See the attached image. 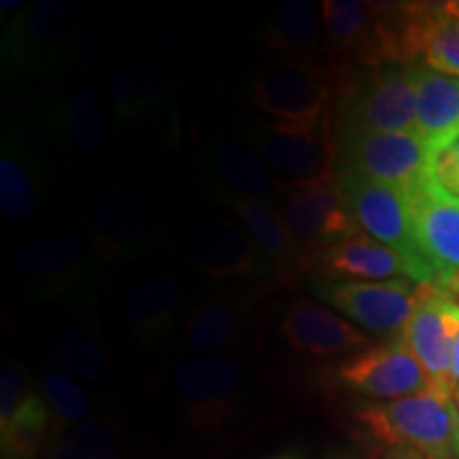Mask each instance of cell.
Masks as SVG:
<instances>
[{"label": "cell", "instance_id": "6da1fadb", "mask_svg": "<svg viewBox=\"0 0 459 459\" xmlns=\"http://www.w3.org/2000/svg\"><path fill=\"white\" fill-rule=\"evenodd\" d=\"M377 443L404 446L426 459H459L455 400L434 389L392 402H370L355 412Z\"/></svg>", "mask_w": 459, "mask_h": 459}, {"label": "cell", "instance_id": "7a4b0ae2", "mask_svg": "<svg viewBox=\"0 0 459 459\" xmlns=\"http://www.w3.org/2000/svg\"><path fill=\"white\" fill-rule=\"evenodd\" d=\"M338 134L344 132H417L412 65L347 71L336 96Z\"/></svg>", "mask_w": 459, "mask_h": 459}, {"label": "cell", "instance_id": "3957f363", "mask_svg": "<svg viewBox=\"0 0 459 459\" xmlns=\"http://www.w3.org/2000/svg\"><path fill=\"white\" fill-rule=\"evenodd\" d=\"M347 66L332 62L285 60L264 66L249 85L251 105L281 122H319L332 117Z\"/></svg>", "mask_w": 459, "mask_h": 459}, {"label": "cell", "instance_id": "277c9868", "mask_svg": "<svg viewBox=\"0 0 459 459\" xmlns=\"http://www.w3.org/2000/svg\"><path fill=\"white\" fill-rule=\"evenodd\" d=\"M338 177H341L344 204L359 232L398 251L409 264L411 279L415 283L436 285L438 273L434 271L419 247L411 196L395 187L349 175V172H338Z\"/></svg>", "mask_w": 459, "mask_h": 459}, {"label": "cell", "instance_id": "5b68a950", "mask_svg": "<svg viewBox=\"0 0 459 459\" xmlns=\"http://www.w3.org/2000/svg\"><path fill=\"white\" fill-rule=\"evenodd\" d=\"M429 143L419 132L338 134V172L364 177L415 196L426 179Z\"/></svg>", "mask_w": 459, "mask_h": 459}, {"label": "cell", "instance_id": "8992f818", "mask_svg": "<svg viewBox=\"0 0 459 459\" xmlns=\"http://www.w3.org/2000/svg\"><path fill=\"white\" fill-rule=\"evenodd\" d=\"M249 143L285 183H311L338 172V139L332 117L319 122L264 119L249 128Z\"/></svg>", "mask_w": 459, "mask_h": 459}, {"label": "cell", "instance_id": "52a82bcc", "mask_svg": "<svg viewBox=\"0 0 459 459\" xmlns=\"http://www.w3.org/2000/svg\"><path fill=\"white\" fill-rule=\"evenodd\" d=\"M279 211L307 260V271L328 247L359 232L344 204L338 172L311 183H285Z\"/></svg>", "mask_w": 459, "mask_h": 459}, {"label": "cell", "instance_id": "ba28073f", "mask_svg": "<svg viewBox=\"0 0 459 459\" xmlns=\"http://www.w3.org/2000/svg\"><path fill=\"white\" fill-rule=\"evenodd\" d=\"M179 249L196 271L215 281H274L271 266L240 221L220 217L189 223L181 232Z\"/></svg>", "mask_w": 459, "mask_h": 459}, {"label": "cell", "instance_id": "9c48e42d", "mask_svg": "<svg viewBox=\"0 0 459 459\" xmlns=\"http://www.w3.org/2000/svg\"><path fill=\"white\" fill-rule=\"evenodd\" d=\"M313 281V291L321 300L372 334H402L415 308L419 287L406 277L389 281Z\"/></svg>", "mask_w": 459, "mask_h": 459}, {"label": "cell", "instance_id": "30bf717a", "mask_svg": "<svg viewBox=\"0 0 459 459\" xmlns=\"http://www.w3.org/2000/svg\"><path fill=\"white\" fill-rule=\"evenodd\" d=\"M338 377L351 392L375 402L402 400L429 389L426 372L402 334L347 358Z\"/></svg>", "mask_w": 459, "mask_h": 459}, {"label": "cell", "instance_id": "8fae6325", "mask_svg": "<svg viewBox=\"0 0 459 459\" xmlns=\"http://www.w3.org/2000/svg\"><path fill=\"white\" fill-rule=\"evenodd\" d=\"M457 300L449 291L434 283H419L417 300L409 324L402 336L426 372L429 389L445 395H455V381L451 372L453 311Z\"/></svg>", "mask_w": 459, "mask_h": 459}, {"label": "cell", "instance_id": "7c38bea8", "mask_svg": "<svg viewBox=\"0 0 459 459\" xmlns=\"http://www.w3.org/2000/svg\"><path fill=\"white\" fill-rule=\"evenodd\" d=\"M90 228L105 260H141L156 249L160 223L153 211L132 194L105 192L91 203Z\"/></svg>", "mask_w": 459, "mask_h": 459}, {"label": "cell", "instance_id": "4fadbf2b", "mask_svg": "<svg viewBox=\"0 0 459 459\" xmlns=\"http://www.w3.org/2000/svg\"><path fill=\"white\" fill-rule=\"evenodd\" d=\"M79 7L71 0H39L9 24L4 57L17 68L56 65L66 56Z\"/></svg>", "mask_w": 459, "mask_h": 459}, {"label": "cell", "instance_id": "5bb4252c", "mask_svg": "<svg viewBox=\"0 0 459 459\" xmlns=\"http://www.w3.org/2000/svg\"><path fill=\"white\" fill-rule=\"evenodd\" d=\"M11 266L32 296L60 298L85 277V245L74 232L45 234L17 247Z\"/></svg>", "mask_w": 459, "mask_h": 459}, {"label": "cell", "instance_id": "9a60e30c", "mask_svg": "<svg viewBox=\"0 0 459 459\" xmlns=\"http://www.w3.org/2000/svg\"><path fill=\"white\" fill-rule=\"evenodd\" d=\"M325 54L332 62H353L366 68L392 66L381 15L375 3L364 0H324Z\"/></svg>", "mask_w": 459, "mask_h": 459}, {"label": "cell", "instance_id": "2e32d148", "mask_svg": "<svg viewBox=\"0 0 459 459\" xmlns=\"http://www.w3.org/2000/svg\"><path fill=\"white\" fill-rule=\"evenodd\" d=\"M172 383L189 419L196 428L211 432L232 415L240 392V372L228 358L200 355L177 364Z\"/></svg>", "mask_w": 459, "mask_h": 459}, {"label": "cell", "instance_id": "e0dca14e", "mask_svg": "<svg viewBox=\"0 0 459 459\" xmlns=\"http://www.w3.org/2000/svg\"><path fill=\"white\" fill-rule=\"evenodd\" d=\"M279 332L294 351L315 358L355 355L372 347L364 330L311 298H298L287 308Z\"/></svg>", "mask_w": 459, "mask_h": 459}, {"label": "cell", "instance_id": "ac0fdd59", "mask_svg": "<svg viewBox=\"0 0 459 459\" xmlns=\"http://www.w3.org/2000/svg\"><path fill=\"white\" fill-rule=\"evenodd\" d=\"M406 57L459 79V4L406 3Z\"/></svg>", "mask_w": 459, "mask_h": 459}, {"label": "cell", "instance_id": "d6986e66", "mask_svg": "<svg viewBox=\"0 0 459 459\" xmlns=\"http://www.w3.org/2000/svg\"><path fill=\"white\" fill-rule=\"evenodd\" d=\"M311 273L324 281L411 279L409 264L398 251L364 232L338 240L313 262Z\"/></svg>", "mask_w": 459, "mask_h": 459}, {"label": "cell", "instance_id": "ffe728a7", "mask_svg": "<svg viewBox=\"0 0 459 459\" xmlns=\"http://www.w3.org/2000/svg\"><path fill=\"white\" fill-rule=\"evenodd\" d=\"M204 169L217 192L230 198V204L240 200L266 203L279 198L285 186V181H279L277 172H273L254 149L238 143H217L211 147Z\"/></svg>", "mask_w": 459, "mask_h": 459}, {"label": "cell", "instance_id": "44dd1931", "mask_svg": "<svg viewBox=\"0 0 459 459\" xmlns=\"http://www.w3.org/2000/svg\"><path fill=\"white\" fill-rule=\"evenodd\" d=\"M232 213L271 266L274 281L291 287L302 273H307V260L277 206L260 200H240L232 204Z\"/></svg>", "mask_w": 459, "mask_h": 459}, {"label": "cell", "instance_id": "7402d4cb", "mask_svg": "<svg viewBox=\"0 0 459 459\" xmlns=\"http://www.w3.org/2000/svg\"><path fill=\"white\" fill-rule=\"evenodd\" d=\"M179 311V283L169 273H153L136 281L122 302L126 330L141 342L156 344L172 336Z\"/></svg>", "mask_w": 459, "mask_h": 459}, {"label": "cell", "instance_id": "603a6c76", "mask_svg": "<svg viewBox=\"0 0 459 459\" xmlns=\"http://www.w3.org/2000/svg\"><path fill=\"white\" fill-rule=\"evenodd\" d=\"M251 319L254 308L245 296H209L183 325V344L194 353L228 351L249 334Z\"/></svg>", "mask_w": 459, "mask_h": 459}, {"label": "cell", "instance_id": "cb8c5ba5", "mask_svg": "<svg viewBox=\"0 0 459 459\" xmlns=\"http://www.w3.org/2000/svg\"><path fill=\"white\" fill-rule=\"evenodd\" d=\"M411 209L419 247L438 273L436 285H443L459 273V200L421 189L411 198Z\"/></svg>", "mask_w": 459, "mask_h": 459}, {"label": "cell", "instance_id": "d4e9b609", "mask_svg": "<svg viewBox=\"0 0 459 459\" xmlns=\"http://www.w3.org/2000/svg\"><path fill=\"white\" fill-rule=\"evenodd\" d=\"M264 45L290 60L332 62L325 54L324 17L311 0H287L281 4L264 24Z\"/></svg>", "mask_w": 459, "mask_h": 459}, {"label": "cell", "instance_id": "484cf974", "mask_svg": "<svg viewBox=\"0 0 459 459\" xmlns=\"http://www.w3.org/2000/svg\"><path fill=\"white\" fill-rule=\"evenodd\" d=\"M43 198V170L15 141H4L0 156V213L13 226H22L39 213Z\"/></svg>", "mask_w": 459, "mask_h": 459}, {"label": "cell", "instance_id": "4316f807", "mask_svg": "<svg viewBox=\"0 0 459 459\" xmlns=\"http://www.w3.org/2000/svg\"><path fill=\"white\" fill-rule=\"evenodd\" d=\"M60 145L79 156H91L105 141V113L96 90L88 83L77 85L60 99L49 119Z\"/></svg>", "mask_w": 459, "mask_h": 459}, {"label": "cell", "instance_id": "83f0119b", "mask_svg": "<svg viewBox=\"0 0 459 459\" xmlns=\"http://www.w3.org/2000/svg\"><path fill=\"white\" fill-rule=\"evenodd\" d=\"M417 90V132L428 143L459 132V79L412 62Z\"/></svg>", "mask_w": 459, "mask_h": 459}, {"label": "cell", "instance_id": "f1b7e54d", "mask_svg": "<svg viewBox=\"0 0 459 459\" xmlns=\"http://www.w3.org/2000/svg\"><path fill=\"white\" fill-rule=\"evenodd\" d=\"M108 100L117 126H134L164 105L162 82L153 71L141 65H124L108 74Z\"/></svg>", "mask_w": 459, "mask_h": 459}, {"label": "cell", "instance_id": "f546056e", "mask_svg": "<svg viewBox=\"0 0 459 459\" xmlns=\"http://www.w3.org/2000/svg\"><path fill=\"white\" fill-rule=\"evenodd\" d=\"M48 353L60 368L88 381L107 372L108 353L94 332L77 324H62L48 336Z\"/></svg>", "mask_w": 459, "mask_h": 459}, {"label": "cell", "instance_id": "4dcf8cb0", "mask_svg": "<svg viewBox=\"0 0 459 459\" xmlns=\"http://www.w3.org/2000/svg\"><path fill=\"white\" fill-rule=\"evenodd\" d=\"M54 432V417L48 402L26 394L7 423H0L3 459H39L45 440Z\"/></svg>", "mask_w": 459, "mask_h": 459}, {"label": "cell", "instance_id": "1f68e13d", "mask_svg": "<svg viewBox=\"0 0 459 459\" xmlns=\"http://www.w3.org/2000/svg\"><path fill=\"white\" fill-rule=\"evenodd\" d=\"M48 459H119V429L108 419H85L57 440Z\"/></svg>", "mask_w": 459, "mask_h": 459}, {"label": "cell", "instance_id": "d6a6232c", "mask_svg": "<svg viewBox=\"0 0 459 459\" xmlns=\"http://www.w3.org/2000/svg\"><path fill=\"white\" fill-rule=\"evenodd\" d=\"M43 400L54 417V434L66 426H79L91 411V400L71 375L62 370H45L41 375Z\"/></svg>", "mask_w": 459, "mask_h": 459}, {"label": "cell", "instance_id": "836d02e7", "mask_svg": "<svg viewBox=\"0 0 459 459\" xmlns=\"http://www.w3.org/2000/svg\"><path fill=\"white\" fill-rule=\"evenodd\" d=\"M423 189L436 196L459 200V132L429 143Z\"/></svg>", "mask_w": 459, "mask_h": 459}, {"label": "cell", "instance_id": "e575fe53", "mask_svg": "<svg viewBox=\"0 0 459 459\" xmlns=\"http://www.w3.org/2000/svg\"><path fill=\"white\" fill-rule=\"evenodd\" d=\"M26 394L24 372L13 361H4L0 368V423L9 421Z\"/></svg>", "mask_w": 459, "mask_h": 459}, {"label": "cell", "instance_id": "d590c367", "mask_svg": "<svg viewBox=\"0 0 459 459\" xmlns=\"http://www.w3.org/2000/svg\"><path fill=\"white\" fill-rule=\"evenodd\" d=\"M451 372L453 381L459 387V302L453 311V342H451Z\"/></svg>", "mask_w": 459, "mask_h": 459}, {"label": "cell", "instance_id": "8d00e7d4", "mask_svg": "<svg viewBox=\"0 0 459 459\" xmlns=\"http://www.w3.org/2000/svg\"><path fill=\"white\" fill-rule=\"evenodd\" d=\"M377 459H426V457L412 449H404V446H392V449H387L383 455H378Z\"/></svg>", "mask_w": 459, "mask_h": 459}, {"label": "cell", "instance_id": "74e56055", "mask_svg": "<svg viewBox=\"0 0 459 459\" xmlns=\"http://www.w3.org/2000/svg\"><path fill=\"white\" fill-rule=\"evenodd\" d=\"M440 287H443V290H446V291H449V294H451L453 298H455V300L459 302V273H455V274H451V277H449V279H446V281H445V283H443V285H440Z\"/></svg>", "mask_w": 459, "mask_h": 459}, {"label": "cell", "instance_id": "f35d334b", "mask_svg": "<svg viewBox=\"0 0 459 459\" xmlns=\"http://www.w3.org/2000/svg\"><path fill=\"white\" fill-rule=\"evenodd\" d=\"M20 7H24V3L22 0H3L0 3V9H3V13H13Z\"/></svg>", "mask_w": 459, "mask_h": 459}, {"label": "cell", "instance_id": "ab89813d", "mask_svg": "<svg viewBox=\"0 0 459 459\" xmlns=\"http://www.w3.org/2000/svg\"><path fill=\"white\" fill-rule=\"evenodd\" d=\"M273 459H300V457L294 455V453H283V455H277V457H273Z\"/></svg>", "mask_w": 459, "mask_h": 459}, {"label": "cell", "instance_id": "60d3db41", "mask_svg": "<svg viewBox=\"0 0 459 459\" xmlns=\"http://www.w3.org/2000/svg\"><path fill=\"white\" fill-rule=\"evenodd\" d=\"M453 400H455V409H457V417H459V387L455 389V395H453Z\"/></svg>", "mask_w": 459, "mask_h": 459}]
</instances>
